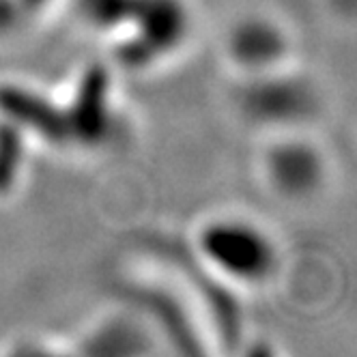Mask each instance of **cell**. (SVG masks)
Segmentation results:
<instances>
[{
	"instance_id": "6da1fadb",
	"label": "cell",
	"mask_w": 357,
	"mask_h": 357,
	"mask_svg": "<svg viewBox=\"0 0 357 357\" xmlns=\"http://www.w3.org/2000/svg\"><path fill=\"white\" fill-rule=\"evenodd\" d=\"M202 257L222 275L241 284H259L273 271V241L245 218H218L200 231Z\"/></svg>"
}]
</instances>
